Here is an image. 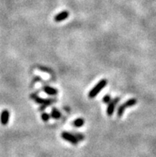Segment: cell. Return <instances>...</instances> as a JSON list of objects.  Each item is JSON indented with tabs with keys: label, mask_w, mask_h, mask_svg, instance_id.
Returning a JSON list of instances; mask_svg holds the SVG:
<instances>
[{
	"label": "cell",
	"mask_w": 156,
	"mask_h": 157,
	"mask_svg": "<svg viewBox=\"0 0 156 157\" xmlns=\"http://www.w3.org/2000/svg\"><path fill=\"white\" fill-rule=\"evenodd\" d=\"M107 83H108V81H107L106 79H103V80H101V81H100L99 83L97 84V85L94 86V88H93V90L89 92V98H94L95 97H97L100 92H101V90H103L104 88L107 86Z\"/></svg>",
	"instance_id": "obj_1"
},
{
	"label": "cell",
	"mask_w": 156,
	"mask_h": 157,
	"mask_svg": "<svg viewBox=\"0 0 156 157\" xmlns=\"http://www.w3.org/2000/svg\"><path fill=\"white\" fill-rule=\"evenodd\" d=\"M136 103L137 100L135 99V98H131V99L127 100V101L125 103L123 104V105H121L119 107L118 111H117V115H118L119 117H122L127 108L131 107V106L136 105Z\"/></svg>",
	"instance_id": "obj_2"
},
{
	"label": "cell",
	"mask_w": 156,
	"mask_h": 157,
	"mask_svg": "<svg viewBox=\"0 0 156 157\" xmlns=\"http://www.w3.org/2000/svg\"><path fill=\"white\" fill-rule=\"evenodd\" d=\"M61 137L63 138L65 140L73 144H77L78 142H79V140L75 137V136L73 135V134L69 133L68 132H63L61 133Z\"/></svg>",
	"instance_id": "obj_3"
},
{
	"label": "cell",
	"mask_w": 156,
	"mask_h": 157,
	"mask_svg": "<svg viewBox=\"0 0 156 157\" xmlns=\"http://www.w3.org/2000/svg\"><path fill=\"white\" fill-rule=\"evenodd\" d=\"M119 101H120V98H115L113 101H111L109 102L108 109H107V114H108V116L110 117V116L112 115L115 110V106H116V105L118 103Z\"/></svg>",
	"instance_id": "obj_4"
},
{
	"label": "cell",
	"mask_w": 156,
	"mask_h": 157,
	"mask_svg": "<svg viewBox=\"0 0 156 157\" xmlns=\"http://www.w3.org/2000/svg\"><path fill=\"white\" fill-rule=\"evenodd\" d=\"M69 13L67 11V10H64V11L61 12L59 14H57V15L54 17V21L57 22H62L64 20H65L66 18L69 17Z\"/></svg>",
	"instance_id": "obj_5"
},
{
	"label": "cell",
	"mask_w": 156,
	"mask_h": 157,
	"mask_svg": "<svg viewBox=\"0 0 156 157\" xmlns=\"http://www.w3.org/2000/svg\"><path fill=\"white\" fill-rule=\"evenodd\" d=\"M31 98H34V99L36 101V102H38V104H42V105H44V106L42 109H44L46 105H48L51 104L53 101V100H51V99H42V98H38V97H37V96H35V95H31Z\"/></svg>",
	"instance_id": "obj_6"
},
{
	"label": "cell",
	"mask_w": 156,
	"mask_h": 157,
	"mask_svg": "<svg viewBox=\"0 0 156 157\" xmlns=\"http://www.w3.org/2000/svg\"><path fill=\"white\" fill-rule=\"evenodd\" d=\"M9 118H10V113L7 110H3L1 113V117H0V121H1V123L3 124V125H6L7 124V123L9 122Z\"/></svg>",
	"instance_id": "obj_7"
},
{
	"label": "cell",
	"mask_w": 156,
	"mask_h": 157,
	"mask_svg": "<svg viewBox=\"0 0 156 157\" xmlns=\"http://www.w3.org/2000/svg\"><path fill=\"white\" fill-rule=\"evenodd\" d=\"M43 90L45 91V93H46L49 95L54 96L57 94V90H55L54 88H52L50 86H44Z\"/></svg>",
	"instance_id": "obj_8"
},
{
	"label": "cell",
	"mask_w": 156,
	"mask_h": 157,
	"mask_svg": "<svg viewBox=\"0 0 156 157\" xmlns=\"http://www.w3.org/2000/svg\"><path fill=\"white\" fill-rule=\"evenodd\" d=\"M84 124H85V121H84V119H82V118H77V119H76L75 121H73V124H74V126L77 128L82 127V126L84 125Z\"/></svg>",
	"instance_id": "obj_9"
},
{
	"label": "cell",
	"mask_w": 156,
	"mask_h": 157,
	"mask_svg": "<svg viewBox=\"0 0 156 157\" xmlns=\"http://www.w3.org/2000/svg\"><path fill=\"white\" fill-rule=\"evenodd\" d=\"M51 117L53 119H59L61 117V114L59 111L56 109H53L51 111Z\"/></svg>",
	"instance_id": "obj_10"
},
{
	"label": "cell",
	"mask_w": 156,
	"mask_h": 157,
	"mask_svg": "<svg viewBox=\"0 0 156 157\" xmlns=\"http://www.w3.org/2000/svg\"><path fill=\"white\" fill-rule=\"evenodd\" d=\"M42 118L44 121L46 122L49 121V119H50V115H49L48 113H42Z\"/></svg>",
	"instance_id": "obj_11"
},
{
	"label": "cell",
	"mask_w": 156,
	"mask_h": 157,
	"mask_svg": "<svg viewBox=\"0 0 156 157\" xmlns=\"http://www.w3.org/2000/svg\"><path fill=\"white\" fill-rule=\"evenodd\" d=\"M74 136H75V137L77 138V139L79 141L80 140H83L85 139V136H84L81 133H75L74 134Z\"/></svg>",
	"instance_id": "obj_12"
},
{
	"label": "cell",
	"mask_w": 156,
	"mask_h": 157,
	"mask_svg": "<svg viewBox=\"0 0 156 157\" xmlns=\"http://www.w3.org/2000/svg\"><path fill=\"white\" fill-rule=\"evenodd\" d=\"M112 101V99H111V97L110 95H106L105 96V98H103V101L105 102V103H107V104H108L109 102Z\"/></svg>",
	"instance_id": "obj_13"
}]
</instances>
